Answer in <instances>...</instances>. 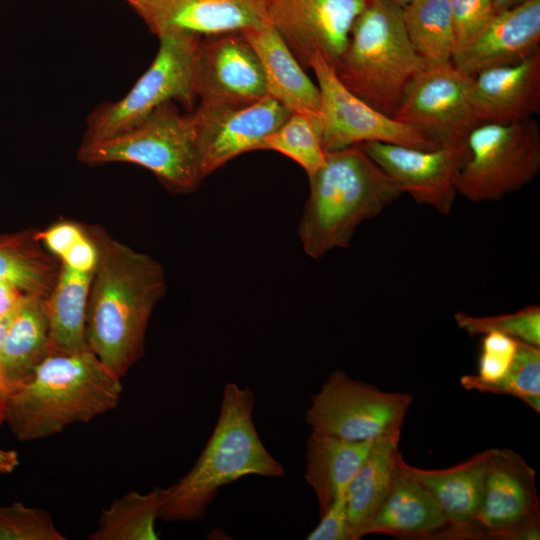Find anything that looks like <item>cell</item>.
<instances>
[{
    "label": "cell",
    "mask_w": 540,
    "mask_h": 540,
    "mask_svg": "<svg viewBox=\"0 0 540 540\" xmlns=\"http://www.w3.org/2000/svg\"><path fill=\"white\" fill-rule=\"evenodd\" d=\"M162 487L147 493L131 490L101 511L90 540H157L156 520L162 498Z\"/></svg>",
    "instance_id": "29"
},
{
    "label": "cell",
    "mask_w": 540,
    "mask_h": 540,
    "mask_svg": "<svg viewBox=\"0 0 540 540\" xmlns=\"http://www.w3.org/2000/svg\"><path fill=\"white\" fill-rule=\"evenodd\" d=\"M239 33L261 62L267 95L291 112L302 113L319 122V88L305 73L278 31L268 22Z\"/></svg>",
    "instance_id": "21"
},
{
    "label": "cell",
    "mask_w": 540,
    "mask_h": 540,
    "mask_svg": "<svg viewBox=\"0 0 540 540\" xmlns=\"http://www.w3.org/2000/svg\"><path fill=\"white\" fill-rule=\"evenodd\" d=\"M455 32V51L473 39L496 14L492 0H448Z\"/></svg>",
    "instance_id": "35"
},
{
    "label": "cell",
    "mask_w": 540,
    "mask_h": 540,
    "mask_svg": "<svg viewBox=\"0 0 540 540\" xmlns=\"http://www.w3.org/2000/svg\"><path fill=\"white\" fill-rule=\"evenodd\" d=\"M403 10L408 38L426 67L450 64L456 48L448 0H412Z\"/></svg>",
    "instance_id": "28"
},
{
    "label": "cell",
    "mask_w": 540,
    "mask_h": 540,
    "mask_svg": "<svg viewBox=\"0 0 540 540\" xmlns=\"http://www.w3.org/2000/svg\"><path fill=\"white\" fill-rule=\"evenodd\" d=\"M49 320L45 298L27 296L2 340L0 365L10 390L25 381L48 355Z\"/></svg>",
    "instance_id": "25"
},
{
    "label": "cell",
    "mask_w": 540,
    "mask_h": 540,
    "mask_svg": "<svg viewBox=\"0 0 540 540\" xmlns=\"http://www.w3.org/2000/svg\"><path fill=\"white\" fill-rule=\"evenodd\" d=\"M390 2H392L393 4L401 7V8H404L406 5H408L412 0H389Z\"/></svg>",
    "instance_id": "43"
},
{
    "label": "cell",
    "mask_w": 540,
    "mask_h": 540,
    "mask_svg": "<svg viewBox=\"0 0 540 540\" xmlns=\"http://www.w3.org/2000/svg\"><path fill=\"white\" fill-rule=\"evenodd\" d=\"M97 250L90 285L86 340L90 351L120 379L144 354L152 311L166 291L162 266L151 256L86 229Z\"/></svg>",
    "instance_id": "1"
},
{
    "label": "cell",
    "mask_w": 540,
    "mask_h": 540,
    "mask_svg": "<svg viewBox=\"0 0 540 540\" xmlns=\"http://www.w3.org/2000/svg\"><path fill=\"white\" fill-rule=\"evenodd\" d=\"M361 146L403 193L441 214L451 213L458 176L469 154L466 142L435 149L375 141Z\"/></svg>",
    "instance_id": "14"
},
{
    "label": "cell",
    "mask_w": 540,
    "mask_h": 540,
    "mask_svg": "<svg viewBox=\"0 0 540 540\" xmlns=\"http://www.w3.org/2000/svg\"><path fill=\"white\" fill-rule=\"evenodd\" d=\"M122 392L121 379L92 351L49 354L10 390L5 422L19 441L40 440L115 409Z\"/></svg>",
    "instance_id": "2"
},
{
    "label": "cell",
    "mask_w": 540,
    "mask_h": 540,
    "mask_svg": "<svg viewBox=\"0 0 540 540\" xmlns=\"http://www.w3.org/2000/svg\"><path fill=\"white\" fill-rule=\"evenodd\" d=\"M18 465L19 458L15 451L0 449V473H12Z\"/></svg>",
    "instance_id": "41"
},
{
    "label": "cell",
    "mask_w": 540,
    "mask_h": 540,
    "mask_svg": "<svg viewBox=\"0 0 540 540\" xmlns=\"http://www.w3.org/2000/svg\"><path fill=\"white\" fill-rule=\"evenodd\" d=\"M158 38L155 59L130 91L115 102L102 103L88 116L83 142L113 137L168 102L178 101L187 109L193 106L200 37L168 32Z\"/></svg>",
    "instance_id": "7"
},
{
    "label": "cell",
    "mask_w": 540,
    "mask_h": 540,
    "mask_svg": "<svg viewBox=\"0 0 540 540\" xmlns=\"http://www.w3.org/2000/svg\"><path fill=\"white\" fill-rule=\"evenodd\" d=\"M196 95L200 104L242 107L267 95L261 62L238 32L201 41L196 58Z\"/></svg>",
    "instance_id": "16"
},
{
    "label": "cell",
    "mask_w": 540,
    "mask_h": 540,
    "mask_svg": "<svg viewBox=\"0 0 540 540\" xmlns=\"http://www.w3.org/2000/svg\"><path fill=\"white\" fill-rule=\"evenodd\" d=\"M92 274L61 263L57 281L45 298L49 320L48 355L90 350L86 340V315Z\"/></svg>",
    "instance_id": "24"
},
{
    "label": "cell",
    "mask_w": 540,
    "mask_h": 540,
    "mask_svg": "<svg viewBox=\"0 0 540 540\" xmlns=\"http://www.w3.org/2000/svg\"><path fill=\"white\" fill-rule=\"evenodd\" d=\"M518 341L500 332L483 334L476 376L486 382L503 377L512 365Z\"/></svg>",
    "instance_id": "34"
},
{
    "label": "cell",
    "mask_w": 540,
    "mask_h": 540,
    "mask_svg": "<svg viewBox=\"0 0 540 540\" xmlns=\"http://www.w3.org/2000/svg\"><path fill=\"white\" fill-rule=\"evenodd\" d=\"M77 157L87 165L144 167L175 192H190L204 178L192 115L181 114L172 102L113 137L82 142Z\"/></svg>",
    "instance_id": "6"
},
{
    "label": "cell",
    "mask_w": 540,
    "mask_h": 540,
    "mask_svg": "<svg viewBox=\"0 0 540 540\" xmlns=\"http://www.w3.org/2000/svg\"><path fill=\"white\" fill-rule=\"evenodd\" d=\"M401 432L376 439L345 493L352 540L362 538L366 524L387 496L395 471Z\"/></svg>",
    "instance_id": "26"
},
{
    "label": "cell",
    "mask_w": 540,
    "mask_h": 540,
    "mask_svg": "<svg viewBox=\"0 0 540 540\" xmlns=\"http://www.w3.org/2000/svg\"><path fill=\"white\" fill-rule=\"evenodd\" d=\"M18 308L12 313L0 319V349H1V344H2L3 337L5 335L6 329L8 325L10 324ZM9 393H10V388L8 387L4 379V376L1 370V365H0V425L3 422H5L6 405H7Z\"/></svg>",
    "instance_id": "40"
},
{
    "label": "cell",
    "mask_w": 540,
    "mask_h": 540,
    "mask_svg": "<svg viewBox=\"0 0 540 540\" xmlns=\"http://www.w3.org/2000/svg\"><path fill=\"white\" fill-rule=\"evenodd\" d=\"M536 472L516 451L492 448L471 536L539 539Z\"/></svg>",
    "instance_id": "11"
},
{
    "label": "cell",
    "mask_w": 540,
    "mask_h": 540,
    "mask_svg": "<svg viewBox=\"0 0 540 540\" xmlns=\"http://www.w3.org/2000/svg\"><path fill=\"white\" fill-rule=\"evenodd\" d=\"M454 319L457 326L471 336L495 331L540 347L539 305H529L516 312L493 316H474L466 312H456Z\"/></svg>",
    "instance_id": "32"
},
{
    "label": "cell",
    "mask_w": 540,
    "mask_h": 540,
    "mask_svg": "<svg viewBox=\"0 0 540 540\" xmlns=\"http://www.w3.org/2000/svg\"><path fill=\"white\" fill-rule=\"evenodd\" d=\"M447 527V520L429 491L397 462L390 490L364 527L362 536L426 537L439 534Z\"/></svg>",
    "instance_id": "22"
},
{
    "label": "cell",
    "mask_w": 540,
    "mask_h": 540,
    "mask_svg": "<svg viewBox=\"0 0 540 540\" xmlns=\"http://www.w3.org/2000/svg\"><path fill=\"white\" fill-rule=\"evenodd\" d=\"M309 68L320 91L319 128L326 152L372 141L419 149L439 147L422 131L383 114L353 94L320 54L311 58Z\"/></svg>",
    "instance_id": "10"
},
{
    "label": "cell",
    "mask_w": 540,
    "mask_h": 540,
    "mask_svg": "<svg viewBox=\"0 0 540 540\" xmlns=\"http://www.w3.org/2000/svg\"><path fill=\"white\" fill-rule=\"evenodd\" d=\"M45 509L14 502L0 505V540H66Z\"/></svg>",
    "instance_id": "33"
},
{
    "label": "cell",
    "mask_w": 540,
    "mask_h": 540,
    "mask_svg": "<svg viewBox=\"0 0 540 540\" xmlns=\"http://www.w3.org/2000/svg\"><path fill=\"white\" fill-rule=\"evenodd\" d=\"M60 260L61 263L77 271L93 272L97 263V250L87 231Z\"/></svg>",
    "instance_id": "38"
},
{
    "label": "cell",
    "mask_w": 540,
    "mask_h": 540,
    "mask_svg": "<svg viewBox=\"0 0 540 540\" xmlns=\"http://www.w3.org/2000/svg\"><path fill=\"white\" fill-rule=\"evenodd\" d=\"M471 78L452 63L425 67L406 88L393 118L422 131L439 146L465 143L479 124L471 101Z\"/></svg>",
    "instance_id": "12"
},
{
    "label": "cell",
    "mask_w": 540,
    "mask_h": 540,
    "mask_svg": "<svg viewBox=\"0 0 540 540\" xmlns=\"http://www.w3.org/2000/svg\"><path fill=\"white\" fill-rule=\"evenodd\" d=\"M466 143L469 154L457 190L471 202L500 200L529 184L540 170V130L533 118L478 124Z\"/></svg>",
    "instance_id": "8"
},
{
    "label": "cell",
    "mask_w": 540,
    "mask_h": 540,
    "mask_svg": "<svg viewBox=\"0 0 540 540\" xmlns=\"http://www.w3.org/2000/svg\"><path fill=\"white\" fill-rule=\"evenodd\" d=\"M540 51V0H525L496 13L468 43L457 49L452 65L473 77L487 69L514 65Z\"/></svg>",
    "instance_id": "18"
},
{
    "label": "cell",
    "mask_w": 540,
    "mask_h": 540,
    "mask_svg": "<svg viewBox=\"0 0 540 540\" xmlns=\"http://www.w3.org/2000/svg\"><path fill=\"white\" fill-rule=\"evenodd\" d=\"M157 36L168 32L214 36L268 23L266 0H133Z\"/></svg>",
    "instance_id": "17"
},
{
    "label": "cell",
    "mask_w": 540,
    "mask_h": 540,
    "mask_svg": "<svg viewBox=\"0 0 540 540\" xmlns=\"http://www.w3.org/2000/svg\"><path fill=\"white\" fill-rule=\"evenodd\" d=\"M374 441L356 442L311 431L306 446L305 480L315 493L319 516L347 488Z\"/></svg>",
    "instance_id": "23"
},
{
    "label": "cell",
    "mask_w": 540,
    "mask_h": 540,
    "mask_svg": "<svg viewBox=\"0 0 540 540\" xmlns=\"http://www.w3.org/2000/svg\"><path fill=\"white\" fill-rule=\"evenodd\" d=\"M470 95L481 123H512L540 112V51L514 65L484 70L471 78Z\"/></svg>",
    "instance_id": "19"
},
{
    "label": "cell",
    "mask_w": 540,
    "mask_h": 540,
    "mask_svg": "<svg viewBox=\"0 0 540 540\" xmlns=\"http://www.w3.org/2000/svg\"><path fill=\"white\" fill-rule=\"evenodd\" d=\"M255 397L236 383L224 386L215 427L192 468L162 490L159 519L198 521L220 489L244 476L281 478L283 466L263 444L253 421Z\"/></svg>",
    "instance_id": "3"
},
{
    "label": "cell",
    "mask_w": 540,
    "mask_h": 540,
    "mask_svg": "<svg viewBox=\"0 0 540 540\" xmlns=\"http://www.w3.org/2000/svg\"><path fill=\"white\" fill-rule=\"evenodd\" d=\"M524 1L525 0H492L495 13L508 10Z\"/></svg>",
    "instance_id": "42"
},
{
    "label": "cell",
    "mask_w": 540,
    "mask_h": 540,
    "mask_svg": "<svg viewBox=\"0 0 540 540\" xmlns=\"http://www.w3.org/2000/svg\"><path fill=\"white\" fill-rule=\"evenodd\" d=\"M291 113L269 95L242 107L200 104L191 115L203 177L245 152L263 149Z\"/></svg>",
    "instance_id": "15"
},
{
    "label": "cell",
    "mask_w": 540,
    "mask_h": 540,
    "mask_svg": "<svg viewBox=\"0 0 540 540\" xmlns=\"http://www.w3.org/2000/svg\"><path fill=\"white\" fill-rule=\"evenodd\" d=\"M263 149L279 152L299 164L309 176L325 164L319 122L299 112H292L272 133Z\"/></svg>",
    "instance_id": "31"
},
{
    "label": "cell",
    "mask_w": 540,
    "mask_h": 540,
    "mask_svg": "<svg viewBox=\"0 0 540 540\" xmlns=\"http://www.w3.org/2000/svg\"><path fill=\"white\" fill-rule=\"evenodd\" d=\"M425 67L408 38L402 8L389 0H369L333 68L348 90L393 117L406 88Z\"/></svg>",
    "instance_id": "5"
},
{
    "label": "cell",
    "mask_w": 540,
    "mask_h": 540,
    "mask_svg": "<svg viewBox=\"0 0 540 540\" xmlns=\"http://www.w3.org/2000/svg\"><path fill=\"white\" fill-rule=\"evenodd\" d=\"M460 384L466 390L514 396L539 413L540 347L518 341L512 365L503 377L486 382L476 375H463Z\"/></svg>",
    "instance_id": "30"
},
{
    "label": "cell",
    "mask_w": 540,
    "mask_h": 540,
    "mask_svg": "<svg viewBox=\"0 0 540 540\" xmlns=\"http://www.w3.org/2000/svg\"><path fill=\"white\" fill-rule=\"evenodd\" d=\"M368 1L266 0V15L304 69L315 54L334 67Z\"/></svg>",
    "instance_id": "13"
},
{
    "label": "cell",
    "mask_w": 540,
    "mask_h": 540,
    "mask_svg": "<svg viewBox=\"0 0 540 540\" xmlns=\"http://www.w3.org/2000/svg\"><path fill=\"white\" fill-rule=\"evenodd\" d=\"M61 264L42 247L35 231L0 234V281L27 296L46 298L52 291Z\"/></svg>",
    "instance_id": "27"
},
{
    "label": "cell",
    "mask_w": 540,
    "mask_h": 540,
    "mask_svg": "<svg viewBox=\"0 0 540 540\" xmlns=\"http://www.w3.org/2000/svg\"><path fill=\"white\" fill-rule=\"evenodd\" d=\"M492 449L484 450L465 462L443 468L423 469L408 464L398 454L402 470L419 481L432 495L445 516L448 527L442 534L471 536L480 508L484 478Z\"/></svg>",
    "instance_id": "20"
},
{
    "label": "cell",
    "mask_w": 540,
    "mask_h": 540,
    "mask_svg": "<svg viewBox=\"0 0 540 540\" xmlns=\"http://www.w3.org/2000/svg\"><path fill=\"white\" fill-rule=\"evenodd\" d=\"M85 234L83 226L71 221H60L44 231H35L41 244L59 259Z\"/></svg>",
    "instance_id": "37"
},
{
    "label": "cell",
    "mask_w": 540,
    "mask_h": 540,
    "mask_svg": "<svg viewBox=\"0 0 540 540\" xmlns=\"http://www.w3.org/2000/svg\"><path fill=\"white\" fill-rule=\"evenodd\" d=\"M306 540H352L345 495L337 498L320 515L318 525L307 535Z\"/></svg>",
    "instance_id": "36"
},
{
    "label": "cell",
    "mask_w": 540,
    "mask_h": 540,
    "mask_svg": "<svg viewBox=\"0 0 540 540\" xmlns=\"http://www.w3.org/2000/svg\"><path fill=\"white\" fill-rule=\"evenodd\" d=\"M126 1H127L128 3H130V2L133 1V0H126Z\"/></svg>",
    "instance_id": "44"
},
{
    "label": "cell",
    "mask_w": 540,
    "mask_h": 540,
    "mask_svg": "<svg viewBox=\"0 0 540 540\" xmlns=\"http://www.w3.org/2000/svg\"><path fill=\"white\" fill-rule=\"evenodd\" d=\"M308 178L299 238L313 259L348 248L363 221L379 215L403 194L361 144L327 151L325 164Z\"/></svg>",
    "instance_id": "4"
},
{
    "label": "cell",
    "mask_w": 540,
    "mask_h": 540,
    "mask_svg": "<svg viewBox=\"0 0 540 540\" xmlns=\"http://www.w3.org/2000/svg\"><path fill=\"white\" fill-rule=\"evenodd\" d=\"M412 401L409 393L382 391L336 370L311 395L305 420L314 432L348 441H375L401 432Z\"/></svg>",
    "instance_id": "9"
},
{
    "label": "cell",
    "mask_w": 540,
    "mask_h": 540,
    "mask_svg": "<svg viewBox=\"0 0 540 540\" xmlns=\"http://www.w3.org/2000/svg\"><path fill=\"white\" fill-rule=\"evenodd\" d=\"M27 297L15 286L0 281V319L15 311Z\"/></svg>",
    "instance_id": "39"
}]
</instances>
